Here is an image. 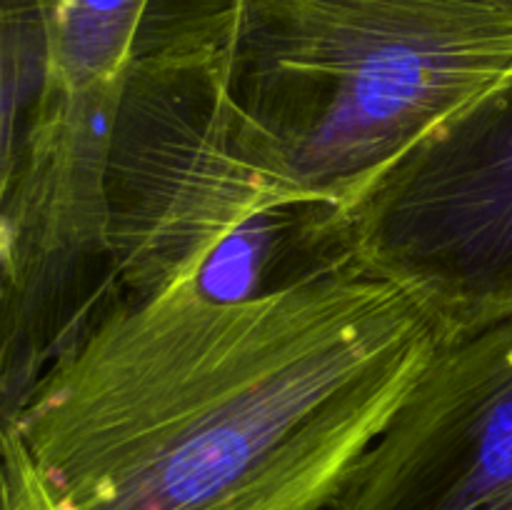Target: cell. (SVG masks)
Wrapping results in <instances>:
<instances>
[{"label":"cell","mask_w":512,"mask_h":510,"mask_svg":"<svg viewBox=\"0 0 512 510\" xmlns=\"http://www.w3.org/2000/svg\"><path fill=\"white\" fill-rule=\"evenodd\" d=\"M443 325L353 253L283 288L118 298L10 420L73 510H330Z\"/></svg>","instance_id":"obj_1"},{"label":"cell","mask_w":512,"mask_h":510,"mask_svg":"<svg viewBox=\"0 0 512 510\" xmlns=\"http://www.w3.org/2000/svg\"><path fill=\"white\" fill-rule=\"evenodd\" d=\"M510 73L512 10L490 0H235L218 90L240 158L343 223Z\"/></svg>","instance_id":"obj_2"},{"label":"cell","mask_w":512,"mask_h":510,"mask_svg":"<svg viewBox=\"0 0 512 510\" xmlns=\"http://www.w3.org/2000/svg\"><path fill=\"white\" fill-rule=\"evenodd\" d=\"M218 58L148 60L125 75L105 168L118 298L175 285L248 298L328 260L318 210L280 198L240 158Z\"/></svg>","instance_id":"obj_3"},{"label":"cell","mask_w":512,"mask_h":510,"mask_svg":"<svg viewBox=\"0 0 512 510\" xmlns=\"http://www.w3.org/2000/svg\"><path fill=\"white\" fill-rule=\"evenodd\" d=\"M343 225L353 258L443 328L512 310V73L390 168Z\"/></svg>","instance_id":"obj_4"},{"label":"cell","mask_w":512,"mask_h":510,"mask_svg":"<svg viewBox=\"0 0 512 510\" xmlns=\"http://www.w3.org/2000/svg\"><path fill=\"white\" fill-rule=\"evenodd\" d=\"M330 510H512V310L440 330Z\"/></svg>","instance_id":"obj_5"},{"label":"cell","mask_w":512,"mask_h":510,"mask_svg":"<svg viewBox=\"0 0 512 510\" xmlns=\"http://www.w3.org/2000/svg\"><path fill=\"white\" fill-rule=\"evenodd\" d=\"M53 83L78 105H115L138 63L215 55L228 40L235 0H43Z\"/></svg>","instance_id":"obj_6"},{"label":"cell","mask_w":512,"mask_h":510,"mask_svg":"<svg viewBox=\"0 0 512 510\" xmlns=\"http://www.w3.org/2000/svg\"><path fill=\"white\" fill-rule=\"evenodd\" d=\"M53 83L43 0H0V248L5 210Z\"/></svg>","instance_id":"obj_7"},{"label":"cell","mask_w":512,"mask_h":510,"mask_svg":"<svg viewBox=\"0 0 512 510\" xmlns=\"http://www.w3.org/2000/svg\"><path fill=\"white\" fill-rule=\"evenodd\" d=\"M0 510H73L38 468L10 418H0Z\"/></svg>","instance_id":"obj_8"},{"label":"cell","mask_w":512,"mask_h":510,"mask_svg":"<svg viewBox=\"0 0 512 510\" xmlns=\"http://www.w3.org/2000/svg\"><path fill=\"white\" fill-rule=\"evenodd\" d=\"M490 3H495V5H503V8L512 10V0H490Z\"/></svg>","instance_id":"obj_9"},{"label":"cell","mask_w":512,"mask_h":510,"mask_svg":"<svg viewBox=\"0 0 512 510\" xmlns=\"http://www.w3.org/2000/svg\"><path fill=\"white\" fill-rule=\"evenodd\" d=\"M0 258H3V248H0Z\"/></svg>","instance_id":"obj_10"}]
</instances>
